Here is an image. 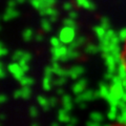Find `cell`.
<instances>
[{
  "label": "cell",
  "mask_w": 126,
  "mask_h": 126,
  "mask_svg": "<svg viewBox=\"0 0 126 126\" xmlns=\"http://www.w3.org/2000/svg\"><path fill=\"white\" fill-rule=\"evenodd\" d=\"M120 58H121V63H122V66H123V69H124L125 76H126V39L123 43V46H122Z\"/></svg>",
  "instance_id": "obj_1"
},
{
  "label": "cell",
  "mask_w": 126,
  "mask_h": 126,
  "mask_svg": "<svg viewBox=\"0 0 126 126\" xmlns=\"http://www.w3.org/2000/svg\"><path fill=\"white\" fill-rule=\"evenodd\" d=\"M120 126H124V125H120Z\"/></svg>",
  "instance_id": "obj_2"
}]
</instances>
